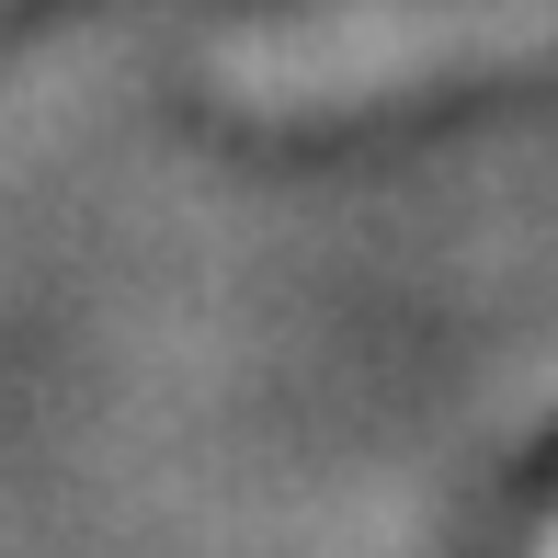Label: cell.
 <instances>
[{"instance_id":"2","label":"cell","mask_w":558,"mask_h":558,"mask_svg":"<svg viewBox=\"0 0 558 558\" xmlns=\"http://www.w3.org/2000/svg\"><path fill=\"white\" fill-rule=\"evenodd\" d=\"M547 558H558V547H547Z\"/></svg>"},{"instance_id":"1","label":"cell","mask_w":558,"mask_h":558,"mask_svg":"<svg viewBox=\"0 0 558 558\" xmlns=\"http://www.w3.org/2000/svg\"><path fill=\"white\" fill-rule=\"evenodd\" d=\"M547 58H558V0H365V12H319L228 46L217 92L240 114H342V104H399L434 81H490V69H547Z\"/></svg>"}]
</instances>
